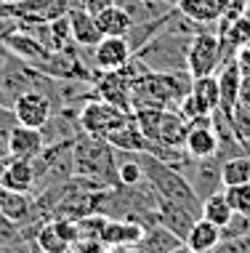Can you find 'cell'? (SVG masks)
Here are the masks:
<instances>
[{"label":"cell","mask_w":250,"mask_h":253,"mask_svg":"<svg viewBox=\"0 0 250 253\" xmlns=\"http://www.w3.org/2000/svg\"><path fill=\"white\" fill-rule=\"evenodd\" d=\"M139 163L144 168V179L149 181V187L157 192L163 200H171V203H179L189 208L194 216H202V200L194 195L192 184L181 170H176L171 166H165L163 160H157L154 155L149 152H139Z\"/></svg>","instance_id":"cell-1"},{"label":"cell","mask_w":250,"mask_h":253,"mask_svg":"<svg viewBox=\"0 0 250 253\" xmlns=\"http://www.w3.org/2000/svg\"><path fill=\"white\" fill-rule=\"evenodd\" d=\"M72 157H75L77 176H88V179L99 181L101 187H120L117 157H114V147L107 139L80 133L72 147Z\"/></svg>","instance_id":"cell-2"},{"label":"cell","mask_w":250,"mask_h":253,"mask_svg":"<svg viewBox=\"0 0 250 253\" xmlns=\"http://www.w3.org/2000/svg\"><path fill=\"white\" fill-rule=\"evenodd\" d=\"M192 38L194 35H184V32H176V30L163 27V30H160L146 45H141L133 56H139L152 72L186 70V48H189V40Z\"/></svg>","instance_id":"cell-3"},{"label":"cell","mask_w":250,"mask_h":253,"mask_svg":"<svg viewBox=\"0 0 250 253\" xmlns=\"http://www.w3.org/2000/svg\"><path fill=\"white\" fill-rule=\"evenodd\" d=\"M72 147L75 139L56 141V144H45V149L32 160L35 168V192H43L48 187H59V184L70 181L75 176V157H72Z\"/></svg>","instance_id":"cell-4"},{"label":"cell","mask_w":250,"mask_h":253,"mask_svg":"<svg viewBox=\"0 0 250 253\" xmlns=\"http://www.w3.org/2000/svg\"><path fill=\"white\" fill-rule=\"evenodd\" d=\"M221 67V40L215 30H202L189 40L186 48V70L192 78L215 75Z\"/></svg>","instance_id":"cell-5"},{"label":"cell","mask_w":250,"mask_h":253,"mask_svg":"<svg viewBox=\"0 0 250 253\" xmlns=\"http://www.w3.org/2000/svg\"><path fill=\"white\" fill-rule=\"evenodd\" d=\"M128 115L131 112H123V109H117L114 104H109V101H104V99H91L80 107L77 120H80V131L83 133L107 139V133L114 131Z\"/></svg>","instance_id":"cell-6"},{"label":"cell","mask_w":250,"mask_h":253,"mask_svg":"<svg viewBox=\"0 0 250 253\" xmlns=\"http://www.w3.org/2000/svg\"><path fill=\"white\" fill-rule=\"evenodd\" d=\"M221 107V93H218V78L215 75H202L192 80L189 96L179 104V112L186 123L194 118H208L211 112Z\"/></svg>","instance_id":"cell-7"},{"label":"cell","mask_w":250,"mask_h":253,"mask_svg":"<svg viewBox=\"0 0 250 253\" xmlns=\"http://www.w3.org/2000/svg\"><path fill=\"white\" fill-rule=\"evenodd\" d=\"M184 149L192 160H205V157H213L218 152V136L213 131L211 115L208 118H194L186 123Z\"/></svg>","instance_id":"cell-8"},{"label":"cell","mask_w":250,"mask_h":253,"mask_svg":"<svg viewBox=\"0 0 250 253\" xmlns=\"http://www.w3.org/2000/svg\"><path fill=\"white\" fill-rule=\"evenodd\" d=\"M184 176L189 179L194 195H197L200 200H205V197H211V195L224 189V181H221V160L215 155L205 157V160H194L192 166L186 168Z\"/></svg>","instance_id":"cell-9"},{"label":"cell","mask_w":250,"mask_h":253,"mask_svg":"<svg viewBox=\"0 0 250 253\" xmlns=\"http://www.w3.org/2000/svg\"><path fill=\"white\" fill-rule=\"evenodd\" d=\"M13 115H16V123H22V126L45 128V123L53 115V101L40 91H27L13 101Z\"/></svg>","instance_id":"cell-10"},{"label":"cell","mask_w":250,"mask_h":253,"mask_svg":"<svg viewBox=\"0 0 250 253\" xmlns=\"http://www.w3.org/2000/svg\"><path fill=\"white\" fill-rule=\"evenodd\" d=\"M93 91H96V99L109 101V104L123 109V112H133V107H131V80H128L120 70L99 72L96 78H93Z\"/></svg>","instance_id":"cell-11"},{"label":"cell","mask_w":250,"mask_h":253,"mask_svg":"<svg viewBox=\"0 0 250 253\" xmlns=\"http://www.w3.org/2000/svg\"><path fill=\"white\" fill-rule=\"evenodd\" d=\"M5 147H8L11 157H19V160H35V157L45 149V136L43 128H30V126H16L5 133Z\"/></svg>","instance_id":"cell-12"},{"label":"cell","mask_w":250,"mask_h":253,"mask_svg":"<svg viewBox=\"0 0 250 253\" xmlns=\"http://www.w3.org/2000/svg\"><path fill=\"white\" fill-rule=\"evenodd\" d=\"M131 56H133V51H131V45H128L125 38H101L91 48V61L99 72L120 70Z\"/></svg>","instance_id":"cell-13"},{"label":"cell","mask_w":250,"mask_h":253,"mask_svg":"<svg viewBox=\"0 0 250 253\" xmlns=\"http://www.w3.org/2000/svg\"><path fill=\"white\" fill-rule=\"evenodd\" d=\"M141 235H144V227L139 221L107 216L104 232H101V243L109 245V248H133L141 240Z\"/></svg>","instance_id":"cell-14"},{"label":"cell","mask_w":250,"mask_h":253,"mask_svg":"<svg viewBox=\"0 0 250 253\" xmlns=\"http://www.w3.org/2000/svg\"><path fill=\"white\" fill-rule=\"evenodd\" d=\"M0 187L16 189V192H32L35 189V168H32V160H19V157L5 155L3 170H0Z\"/></svg>","instance_id":"cell-15"},{"label":"cell","mask_w":250,"mask_h":253,"mask_svg":"<svg viewBox=\"0 0 250 253\" xmlns=\"http://www.w3.org/2000/svg\"><path fill=\"white\" fill-rule=\"evenodd\" d=\"M3 45L13 53V56L24 59L27 64H32V67H40L45 59H48V53H51L40 40H35L32 35H24V32H19V30L8 32V35L3 38Z\"/></svg>","instance_id":"cell-16"},{"label":"cell","mask_w":250,"mask_h":253,"mask_svg":"<svg viewBox=\"0 0 250 253\" xmlns=\"http://www.w3.org/2000/svg\"><path fill=\"white\" fill-rule=\"evenodd\" d=\"M232 0H176V8L181 13H186L189 19H194L197 24L215 27L218 19L224 16V11L229 8Z\"/></svg>","instance_id":"cell-17"},{"label":"cell","mask_w":250,"mask_h":253,"mask_svg":"<svg viewBox=\"0 0 250 253\" xmlns=\"http://www.w3.org/2000/svg\"><path fill=\"white\" fill-rule=\"evenodd\" d=\"M194 218H200V216H194L189 208L160 197V203H157V224L168 227L173 235H179L181 240H186V235H189V229H192Z\"/></svg>","instance_id":"cell-18"},{"label":"cell","mask_w":250,"mask_h":253,"mask_svg":"<svg viewBox=\"0 0 250 253\" xmlns=\"http://www.w3.org/2000/svg\"><path fill=\"white\" fill-rule=\"evenodd\" d=\"M107 141H109L114 149H120V152H146V147H149V141L144 139L141 128L136 126L133 112L128 115V118L120 123L114 131L107 133Z\"/></svg>","instance_id":"cell-19"},{"label":"cell","mask_w":250,"mask_h":253,"mask_svg":"<svg viewBox=\"0 0 250 253\" xmlns=\"http://www.w3.org/2000/svg\"><path fill=\"white\" fill-rule=\"evenodd\" d=\"M215 78H218V93H221V109H224L226 115L234 112V107H237V99H240V83H242V72L237 67V61H226V64L218 67V72H215Z\"/></svg>","instance_id":"cell-20"},{"label":"cell","mask_w":250,"mask_h":253,"mask_svg":"<svg viewBox=\"0 0 250 253\" xmlns=\"http://www.w3.org/2000/svg\"><path fill=\"white\" fill-rule=\"evenodd\" d=\"M96 27L101 32V38H125L133 27V19L125 13V8H120L117 3H109L107 8H101L93 13Z\"/></svg>","instance_id":"cell-21"},{"label":"cell","mask_w":250,"mask_h":253,"mask_svg":"<svg viewBox=\"0 0 250 253\" xmlns=\"http://www.w3.org/2000/svg\"><path fill=\"white\" fill-rule=\"evenodd\" d=\"M67 16H70L72 43H75V45H80V48H93V45L101 40V32H99V27H96V19H93V13H88L83 5H80V8L67 11Z\"/></svg>","instance_id":"cell-22"},{"label":"cell","mask_w":250,"mask_h":253,"mask_svg":"<svg viewBox=\"0 0 250 253\" xmlns=\"http://www.w3.org/2000/svg\"><path fill=\"white\" fill-rule=\"evenodd\" d=\"M35 205V195L32 192H16V189H3L0 187V211L3 216L13 221L19 227L22 221H27Z\"/></svg>","instance_id":"cell-23"},{"label":"cell","mask_w":250,"mask_h":253,"mask_svg":"<svg viewBox=\"0 0 250 253\" xmlns=\"http://www.w3.org/2000/svg\"><path fill=\"white\" fill-rule=\"evenodd\" d=\"M184 243L179 235H173L168 227L163 224H152V227L144 229V235H141V240L136 243V248L146 251V253H171L176 251L179 245Z\"/></svg>","instance_id":"cell-24"},{"label":"cell","mask_w":250,"mask_h":253,"mask_svg":"<svg viewBox=\"0 0 250 253\" xmlns=\"http://www.w3.org/2000/svg\"><path fill=\"white\" fill-rule=\"evenodd\" d=\"M184 243L197 253H211L221 243V229L215 224H211L208 218L200 216V218H194V224H192V229H189Z\"/></svg>","instance_id":"cell-25"},{"label":"cell","mask_w":250,"mask_h":253,"mask_svg":"<svg viewBox=\"0 0 250 253\" xmlns=\"http://www.w3.org/2000/svg\"><path fill=\"white\" fill-rule=\"evenodd\" d=\"M32 245H35L40 253H72V243L56 229L53 218H48V221L40 227V232L35 235Z\"/></svg>","instance_id":"cell-26"},{"label":"cell","mask_w":250,"mask_h":253,"mask_svg":"<svg viewBox=\"0 0 250 253\" xmlns=\"http://www.w3.org/2000/svg\"><path fill=\"white\" fill-rule=\"evenodd\" d=\"M232 216H234V211H232V205H229V200L224 197V189L202 200V218H208V221L215 224L218 229L226 227Z\"/></svg>","instance_id":"cell-27"},{"label":"cell","mask_w":250,"mask_h":253,"mask_svg":"<svg viewBox=\"0 0 250 253\" xmlns=\"http://www.w3.org/2000/svg\"><path fill=\"white\" fill-rule=\"evenodd\" d=\"M221 181H224V187L250 181V155H237L221 163Z\"/></svg>","instance_id":"cell-28"},{"label":"cell","mask_w":250,"mask_h":253,"mask_svg":"<svg viewBox=\"0 0 250 253\" xmlns=\"http://www.w3.org/2000/svg\"><path fill=\"white\" fill-rule=\"evenodd\" d=\"M224 197L229 200V205H232L234 213L250 216V181L234 184V187H224Z\"/></svg>","instance_id":"cell-29"},{"label":"cell","mask_w":250,"mask_h":253,"mask_svg":"<svg viewBox=\"0 0 250 253\" xmlns=\"http://www.w3.org/2000/svg\"><path fill=\"white\" fill-rule=\"evenodd\" d=\"M224 237H250V216L234 213L226 227H221V240Z\"/></svg>","instance_id":"cell-30"},{"label":"cell","mask_w":250,"mask_h":253,"mask_svg":"<svg viewBox=\"0 0 250 253\" xmlns=\"http://www.w3.org/2000/svg\"><path fill=\"white\" fill-rule=\"evenodd\" d=\"M229 118H232V126H234V131H237L240 139H242V141H250V109H245V107L237 104Z\"/></svg>","instance_id":"cell-31"},{"label":"cell","mask_w":250,"mask_h":253,"mask_svg":"<svg viewBox=\"0 0 250 253\" xmlns=\"http://www.w3.org/2000/svg\"><path fill=\"white\" fill-rule=\"evenodd\" d=\"M211 253H250V237H224Z\"/></svg>","instance_id":"cell-32"},{"label":"cell","mask_w":250,"mask_h":253,"mask_svg":"<svg viewBox=\"0 0 250 253\" xmlns=\"http://www.w3.org/2000/svg\"><path fill=\"white\" fill-rule=\"evenodd\" d=\"M72 253H112V248L101 240H77L72 245Z\"/></svg>","instance_id":"cell-33"},{"label":"cell","mask_w":250,"mask_h":253,"mask_svg":"<svg viewBox=\"0 0 250 253\" xmlns=\"http://www.w3.org/2000/svg\"><path fill=\"white\" fill-rule=\"evenodd\" d=\"M19 227L13 221H8V218L3 216V211H0V243H13V240H19Z\"/></svg>","instance_id":"cell-34"},{"label":"cell","mask_w":250,"mask_h":253,"mask_svg":"<svg viewBox=\"0 0 250 253\" xmlns=\"http://www.w3.org/2000/svg\"><path fill=\"white\" fill-rule=\"evenodd\" d=\"M13 126H16V115H13V107L0 104V136H5Z\"/></svg>","instance_id":"cell-35"},{"label":"cell","mask_w":250,"mask_h":253,"mask_svg":"<svg viewBox=\"0 0 250 253\" xmlns=\"http://www.w3.org/2000/svg\"><path fill=\"white\" fill-rule=\"evenodd\" d=\"M240 107L250 109V75H242V83H240V99H237Z\"/></svg>","instance_id":"cell-36"},{"label":"cell","mask_w":250,"mask_h":253,"mask_svg":"<svg viewBox=\"0 0 250 253\" xmlns=\"http://www.w3.org/2000/svg\"><path fill=\"white\" fill-rule=\"evenodd\" d=\"M24 240L19 237V240H13V243H0V253H32V251H27L22 248Z\"/></svg>","instance_id":"cell-37"},{"label":"cell","mask_w":250,"mask_h":253,"mask_svg":"<svg viewBox=\"0 0 250 253\" xmlns=\"http://www.w3.org/2000/svg\"><path fill=\"white\" fill-rule=\"evenodd\" d=\"M171 253H197V251H192V248H189L186 243H181L179 248H176V251H171Z\"/></svg>","instance_id":"cell-38"},{"label":"cell","mask_w":250,"mask_h":253,"mask_svg":"<svg viewBox=\"0 0 250 253\" xmlns=\"http://www.w3.org/2000/svg\"><path fill=\"white\" fill-rule=\"evenodd\" d=\"M8 155V147H5V136H0V157Z\"/></svg>","instance_id":"cell-39"},{"label":"cell","mask_w":250,"mask_h":253,"mask_svg":"<svg viewBox=\"0 0 250 253\" xmlns=\"http://www.w3.org/2000/svg\"><path fill=\"white\" fill-rule=\"evenodd\" d=\"M245 19H248V22H250V0H248V3H245Z\"/></svg>","instance_id":"cell-40"},{"label":"cell","mask_w":250,"mask_h":253,"mask_svg":"<svg viewBox=\"0 0 250 253\" xmlns=\"http://www.w3.org/2000/svg\"><path fill=\"white\" fill-rule=\"evenodd\" d=\"M3 5H13V3H19V0H0Z\"/></svg>","instance_id":"cell-41"},{"label":"cell","mask_w":250,"mask_h":253,"mask_svg":"<svg viewBox=\"0 0 250 253\" xmlns=\"http://www.w3.org/2000/svg\"><path fill=\"white\" fill-rule=\"evenodd\" d=\"M168 3H176V0H168Z\"/></svg>","instance_id":"cell-42"}]
</instances>
